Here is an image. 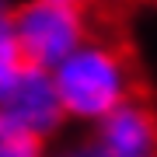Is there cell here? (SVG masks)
I'll return each instance as SVG.
<instances>
[{"instance_id": "1", "label": "cell", "mask_w": 157, "mask_h": 157, "mask_svg": "<svg viewBox=\"0 0 157 157\" xmlns=\"http://www.w3.org/2000/svg\"><path fill=\"white\" fill-rule=\"evenodd\" d=\"M59 101L67 108V119L98 126L101 119L119 112L133 98H140V70L122 42L91 39L73 56H67L52 70Z\"/></svg>"}, {"instance_id": "2", "label": "cell", "mask_w": 157, "mask_h": 157, "mask_svg": "<svg viewBox=\"0 0 157 157\" xmlns=\"http://www.w3.org/2000/svg\"><path fill=\"white\" fill-rule=\"evenodd\" d=\"M11 21H14L25 67L49 70V73L91 39L87 11L49 4V0H17Z\"/></svg>"}, {"instance_id": "3", "label": "cell", "mask_w": 157, "mask_h": 157, "mask_svg": "<svg viewBox=\"0 0 157 157\" xmlns=\"http://www.w3.org/2000/svg\"><path fill=\"white\" fill-rule=\"evenodd\" d=\"M0 108L11 119H17L25 129H32L35 136H42V140L56 136L63 129V122H67V108L59 101L52 73L49 70H35V67H25L17 73V80L4 94Z\"/></svg>"}, {"instance_id": "4", "label": "cell", "mask_w": 157, "mask_h": 157, "mask_svg": "<svg viewBox=\"0 0 157 157\" xmlns=\"http://www.w3.org/2000/svg\"><path fill=\"white\" fill-rule=\"evenodd\" d=\"M94 147L105 157H157V105L147 94L94 126Z\"/></svg>"}, {"instance_id": "5", "label": "cell", "mask_w": 157, "mask_h": 157, "mask_svg": "<svg viewBox=\"0 0 157 157\" xmlns=\"http://www.w3.org/2000/svg\"><path fill=\"white\" fill-rule=\"evenodd\" d=\"M0 157H45V140L0 108Z\"/></svg>"}, {"instance_id": "6", "label": "cell", "mask_w": 157, "mask_h": 157, "mask_svg": "<svg viewBox=\"0 0 157 157\" xmlns=\"http://www.w3.org/2000/svg\"><path fill=\"white\" fill-rule=\"evenodd\" d=\"M21 70H25V59H21V49H17L11 11H0V101H4V94L11 91Z\"/></svg>"}, {"instance_id": "7", "label": "cell", "mask_w": 157, "mask_h": 157, "mask_svg": "<svg viewBox=\"0 0 157 157\" xmlns=\"http://www.w3.org/2000/svg\"><path fill=\"white\" fill-rule=\"evenodd\" d=\"M56 157H105V154L94 147V140H87V143H77V147H70V150H63Z\"/></svg>"}, {"instance_id": "8", "label": "cell", "mask_w": 157, "mask_h": 157, "mask_svg": "<svg viewBox=\"0 0 157 157\" xmlns=\"http://www.w3.org/2000/svg\"><path fill=\"white\" fill-rule=\"evenodd\" d=\"M49 4H63V7H77V11H87V7H94L98 0H49Z\"/></svg>"}, {"instance_id": "9", "label": "cell", "mask_w": 157, "mask_h": 157, "mask_svg": "<svg viewBox=\"0 0 157 157\" xmlns=\"http://www.w3.org/2000/svg\"><path fill=\"white\" fill-rule=\"evenodd\" d=\"M14 4L17 0H0V11H14Z\"/></svg>"}]
</instances>
